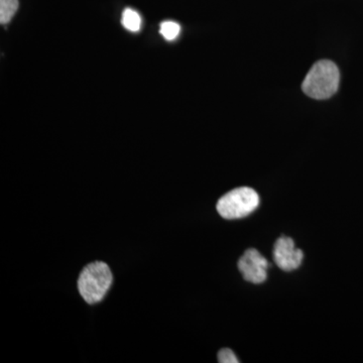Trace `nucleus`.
<instances>
[{
	"instance_id": "6",
	"label": "nucleus",
	"mask_w": 363,
	"mask_h": 363,
	"mask_svg": "<svg viewBox=\"0 0 363 363\" xmlns=\"http://www.w3.org/2000/svg\"><path fill=\"white\" fill-rule=\"evenodd\" d=\"M121 23L130 32L138 33L142 28V18L135 9H125L123 13Z\"/></svg>"
},
{
	"instance_id": "4",
	"label": "nucleus",
	"mask_w": 363,
	"mask_h": 363,
	"mask_svg": "<svg viewBox=\"0 0 363 363\" xmlns=\"http://www.w3.org/2000/svg\"><path fill=\"white\" fill-rule=\"evenodd\" d=\"M238 266L247 281L262 284L267 278L269 262L255 248H250L245 252L238 260Z\"/></svg>"
},
{
	"instance_id": "3",
	"label": "nucleus",
	"mask_w": 363,
	"mask_h": 363,
	"mask_svg": "<svg viewBox=\"0 0 363 363\" xmlns=\"http://www.w3.org/2000/svg\"><path fill=\"white\" fill-rule=\"evenodd\" d=\"M259 205V194L252 188L241 187L222 196L216 208L221 217L233 220L252 213Z\"/></svg>"
},
{
	"instance_id": "2",
	"label": "nucleus",
	"mask_w": 363,
	"mask_h": 363,
	"mask_svg": "<svg viewBox=\"0 0 363 363\" xmlns=\"http://www.w3.org/2000/svg\"><path fill=\"white\" fill-rule=\"evenodd\" d=\"M112 281V272L105 262H91L79 276V293L88 304H96L104 300L111 289Z\"/></svg>"
},
{
	"instance_id": "7",
	"label": "nucleus",
	"mask_w": 363,
	"mask_h": 363,
	"mask_svg": "<svg viewBox=\"0 0 363 363\" xmlns=\"http://www.w3.org/2000/svg\"><path fill=\"white\" fill-rule=\"evenodd\" d=\"M18 9V0H0V23L6 25Z\"/></svg>"
},
{
	"instance_id": "9",
	"label": "nucleus",
	"mask_w": 363,
	"mask_h": 363,
	"mask_svg": "<svg viewBox=\"0 0 363 363\" xmlns=\"http://www.w3.org/2000/svg\"><path fill=\"white\" fill-rule=\"evenodd\" d=\"M218 362L220 363H238L240 360L238 359L233 350L224 348L218 352Z\"/></svg>"
},
{
	"instance_id": "1",
	"label": "nucleus",
	"mask_w": 363,
	"mask_h": 363,
	"mask_svg": "<svg viewBox=\"0 0 363 363\" xmlns=\"http://www.w3.org/2000/svg\"><path fill=\"white\" fill-rule=\"evenodd\" d=\"M339 82L338 67L329 60H321L308 72L302 89L306 95L314 99H328L337 92Z\"/></svg>"
},
{
	"instance_id": "5",
	"label": "nucleus",
	"mask_w": 363,
	"mask_h": 363,
	"mask_svg": "<svg viewBox=\"0 0 363 363\" xmlns=\"http://www.w3.org/2000/svg\"><path fill=\"white\" fill-rule=\"evenodd\" d=\"M274 260L277 266L285 272H292L297 269L304 259V252L296 248L292 238H281L274 243Z\"/></svg>"
},
{
	"instance_id": "8",
	"label": "nucleus",
	"mask_w": 363,
	"mask_h": 363,
	"mask_svg": "<svg viewBox=\"0 0 363 363\" xmlns=\"http://www.w3.org/2000/svg\"><path fill=\"white\" fill-rule=\"evenodd\" d=\"M181 32V26L176 21H166L161 23L160 33L167 40H175Z\"/></svg>"
}]
</instances>
